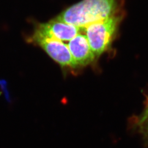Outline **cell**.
<instances>
[{"label":"cell","instance_id":"obj_1","mask_svg":"<svg viewBox=\"0 0 148 148\" xmlns=\"http://www.w3.org/2000/svg\"><path fill=\"white\" fill-rule=\"evenodd\" d=\"M116 7V0H82L68 8L55 18L84 29L114 15Z\"/></svg>","mask_w":148,"mask_h":148},{"label":"cell","instance_id":"obj_2","mask_svg":"<svg viewBox=\"0 0 148 148\" xmlns=\"http://www.w3.org/2000/svg\"><path fill=\"white\" fill-rule=\"evenodd\" d=\"M119 15H114L86 27V36L95 56L104 53L109 47L120 21Z\"/></svg>","mask_w":148,"mask_h":148},{"label":"cell","instance_id":"obj_3","mask_svg":"<svg viewBox=\"0 0 148 148\" xmlns=\"http://www.w3.org/2000/svg\"><path fill=\"white\" fill-rule=\"evenodd\" d=\"M29 39L30 42L42 48L51 58L61 66L73 68L78 66L71 56L68 45L63 41L46 36L35 29Z\"/></svg>","mask_w":148,"mask_h":148},{"label":"cell","instance_id":"obj_4","mask_svg":"<svg viewBox=\"0 0 148 148\" xmlns=\"http://www.w3.org/2000/svg\"><path fill=\"white\" fill-rule=\"evenodd\" d=\"M38 31L49 37L63 42L70 41L79 34L80 29L56 18L45 23L36 24L35 27Z\"/></svg>","mask_w":148,"mask_h":148},{"label":"cell","instance_id":"obj_5","mask_svg":"<svg viewBox=\"0 0 148 148\" xmlns=\"http://www.w3.org/2000/svg\"><path fill=\"white\" fill-rule=\"evenodd\" d=\"M68 46L77 65H87L95 59V54L91 49L86 35L78 34L69 41Z\"/></svg>","mask_w":148,"mask_h":148},{"label":"cell","instance_id":"obj_6","mask_svg":"<svg viewBox=\"0 0 148 148\" xmlns=\"http://www.w3.org/2000/svg\"><path fill=\"white\" fill-rule=\"evenodd\" d=\"M148 119V107H147V109H146V110H145V112H144V115H143V116H142V119L140 120V123H143L147 119Z\"/></svg>","mask_w":148,"mask_h":148},{"label":"cell","instance_id":"obj_7","mask_svg":"<svg viewBox=\"0 0 148 148\" xmlns=\"http://www.w3.org/2000/svg\"></svg>","mask_w":148,"mask_h":148}]
</instances>
